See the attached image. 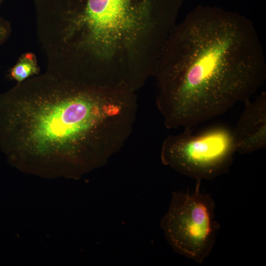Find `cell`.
<instances>
[{
  "label": "cell",
  "instance_id": "3",
  "mask_svg": "<svg viewBox=\"0 0 266 266\" xmlns=\"http://www.w3.org/2000/svg\"><path fill=\"white\" fill-rule=\"evenodd\" d=\"M54 5L70 21L74 49L104 63L141 52L169 25V13L158 9L155 0H54Z\"/></svg>",
  "mask_w": 266,
  "mask_h": 266
},
{
  "label": "cell",
  "instance_id": "8",
  "mask_svg": "<svg viewBox=\"0 0 266 266\" xmlns=\"http://www.w3.org/2000/svg\"><path fill=\"white\" fill-rule=\"evenodd\" d=\"M8 27L7 24L0 19V43L3 41L8 33Z\"/></svg>",
  "mask_w": 266,
  "mask_h": 266
},
{
  "label": "cell",
  "instance_id": "1",
  "mask_svg": "<svg viewBox=\"0 0 266 266\" xmlns=\"http://www.w3.org/2000/svg\"><path fill=\"white\" fill-rule=\"evenodd\" d=\"M153 75L166 127L192 128L250 99L265 81L266 59L252 21L197 11L176 24Z\"/></svg>",
  "mask_w": 266,
  "mask_h": 266
},
{
  "label": "cell",
  "instance_id": "6",
  "mask_svg": "<svg viewBox=\"0 0 266 266\" xmlns=\"http://www.w3.org/2000/svg\"><path fill=\"white\" fill-rule=\"evenodd\" d=\"M244 109L233 131L236 152L250 153L266 147V93L246 100Z\"/></svg>",
  "mask_w": 266,
  "mask_h": 266
},
{
  "label": "cell",
  "instance_id": "7",
  "mask_svg": "<svg viewBox=\"0 0 266 266\" xmlns=\"http://www.w3.org/2000/svg\"><path fill=\"white\" fill-rule=\"evenodd\" d=\"M38 71V68L34 57L31 54H27L12 67L9 75L11 78L20 84L29 77L37 74Z\"/></svg>",
  "mask_w": 266,
  "mask_h": 266
},
{
  "label": "cell",
  "instance_id": "9",
  "mask_svg": "<svg viewBox=\"0 0 266 266\" xmlns=\"http://www.w3.org/2000/svg\"><path fill=\"white\" fill-rule=\"evenodd\" d=\"M5 0H0V4H1Z\"/></svg>",
  "mask_w": 266,
  "mask_h": 266
},
{
  "label": "cell",
  "instance_id": "4",
  "mask_svg": "<svg viewBox=\"0 0 266 266\" xmlns=\"http://www.w3.org/2000/svg\"><path fill=\"white\" fill-rule=\"evenodd\" d=\"M186 127L166 137L162 144V163L198 181L211 179L226 172L236 152L233 131L218 125L194 134Z\"/></svg>",
  "mask_w": 266,
  "mask_h": 266
},
{
  "label": "cell",
  "instance_id": "2",
  "mask_svg": "<svg viewBox=\"0 0 266 266\" xmlns=\"http://www.w3.org/2000/svg\"><path fill=\"white\" fill-rule=\"evenodd\" d=\"M137 110L129 91L66 79L0 95V148L8 157L62 158L77 173L105 165L130 136Z\"/></svg>",
  "mask_w": 266,
  "mask_h": 266
},
{
  "label": "cell",
  "instance_id": "5",
  "mask_svg": "<svg viewBox=\"0 0 266 266\" xmlns=\"http://www.w3.org/2000/svg\"><path fill=\"white\" fill-rule=\"evenodd\" d=\"M199 184L194 192L173 193L161 226L177 252L200 263L213 248L218 225L214 201L200 191Z\"/></svg>",
  "mask_w": 266,
  "mask_h": 266
}]
</instances>
